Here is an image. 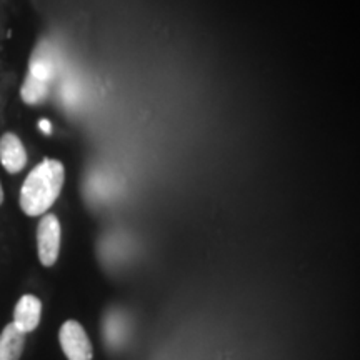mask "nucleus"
Wrapping results in <instances>:
<instances>
[{"mask_svg":"<svg viewBox=\"0 0 360 360\" xmlns=\"http://www.w3.org/2000/svg\"><path fill=\"white\" fill-rule=\"evenodd\" d=\"M60 347L69 360H92L94 349L84 327L77 321H67L58 332Z\"/></svg>","mask_w":360,"mask_h":360,"instance_id":"7ed1b4c3","label":"nucleus"},{"mask_svg":"<svg viewBox=\"0 0 360 360\" xmlns=\"http://www.w3.org/2000/svg\"><path fill=\"white\" fill-rule=\"evenodd\" d=\"M57 74V56L49 42H40L30 57L27 80L51 89V84Z\"/></svg>","mask_w":360,"mask_h":360,"instance_id":"20e7f679","label":"nucleus"},{"mask_svg":"<svg viewBox=\"0 0 360 360\" xmlns=\"http://www.w3.org/2000/svg\"><path fill=\"white\" fill-rule=\"evenodd\" d=\"M4 202V188H2V184H0V205H2Z\"/></svg>","mask_w":360,"mask_h":360,"instance_id":"1a4fd4ad","label":"nucleus"},{"mask_svg":"<svg viewBox=\"0 0 360 360\" xmlns=\"http://www.w3.org/2000/svg\"><path fill=\"white\" fill-rule=\"evenodd\" d=\"M60 222L57 215L45 214L37 229L39 259L45 267H52L57 262L60 252Z\"/></svg>","mask_w":360,"mask_h":360,"instance_id":"f03ea898","label":"nucleus"},{"mask_svg":"<svg viewBox=\"0 0 360 360\" xmlns=\"http://www.w3.org/2000/svg\"><path fill=\"white\" fill-rule=\"evenodd\" d=\"M65 170L62 162L45 159L27 175L20 191V209L29 217L44 215L60 195Z\"/></svg>","mask_w":360,"mask_h":360,"instance_id":"f257e3e1","label":"nucleus"},{"mask_svg":"<svg viewBox=\"0 0 360 360\" xmlns=\"http://www.w3.org/2000/svg\"><path fill=\"white\" fill-rule=\"evenodd\" d=\"M42 315V302L35 295L27 294L20 297V300L13 310V326H15L22 334H29L37 328Z\"/></svg>","mask_w":360,"mask_h":360,"instance_id":"423d86ee","label":"nucleus"},{"mask_svg":"<svg viewBox=\"0 0 360 360\" xmlns=\"http://www.w3.org/2000/svg\"><path fill=\"white\" fill-rule=\"evenodd\" d=\"M25 345V334L8 323L0 334V360H19Z\"/></svg>","mask_w":360,"mask_h":360,"instance_id":"0eeeda50","label":"nucleus"},{"mask_svg":"<svg viewBox=\"0 0 360 360\" xmlns=\"http://www.w3.org/2000/svg\"><path fill=\"white\" fill-rule=\"evenodd\" d=\"M40 129H42L45 134H51V124H49L47 120H42V122H40Z\"/></svg>","mask_w":360,"mask_h":360,"instance_id":"6e6552de","label":"nucleus"},{"mask_svg":"<svg viewBox=\"0 0 360 360\" xmlns=\"http://www.w3.org/2000/svg\"><path fill=\"white\" fill-rule=\"evenodd\" d=\"M0 164L8 174H19L25 169L27 152L15 134L7 132L0 137Z\"/></svg>","mask_w":360,"mask_h":360,"instance_id":"39448f33","label":"nucleus"}]
</instances>
